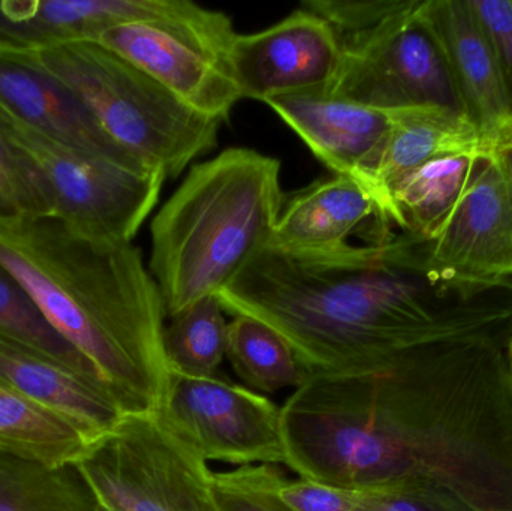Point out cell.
<instances>
[{"label":"cell","mask_w":512,"mask_h":511,"mask_svg":"<svg viewBox=\"0 0 512 511\" xmlns=\"http://www.w3.org/2000/svg\"><path fill=\"white\" fill-rule=\"evenodd\" d=\"M511 336L460 333L309 378L282 405L286 467L346 491L512 511Z\"/></svg>","instance_id":"cell-1"},{"label":"cell","mask_w":512,"mask_h":511,"mask_svg":"<svg viewBox=\"0 0 512 511\" xmlns=\"http://www.w3.org/2000/svg\"><path fill=\"white\" fill-rule=\"evenodd\" d=\"M222 308L276 330L309 378L348 374L460 333L512 326V279L442 278L429 240L405 231L330 251L267 248L222 293Z\"/></svg>","instance_id":"cell-2"},{"label":"cell","mask_w":512,"mask_h":511,"mask_svg":"<svg viewBox=\"0 0 512 511\" xmlns=\"http://www.w3.org/2000/svg\"><path fill=\"white\" fill-rule=\"evenodd\" d=\"M0 264L126 416L161 414L173 377L167 311L134 243L87 236L56 216L0 222Z\"/></svg>","instance_id":"cell-3"},{"label":"cell","mask_w":512,"mask_h":511,"mask_svg":"<svg viewBox=\"0 0 512 511\" xmlns=\"http://www.w3.org/2000/svg\"><path fill=\"white\" fill-rule=\"evenodd\" d=\"M273 156L230 147L194 165L152 221L150 273L167 317L230 287L264 251L286 195Z\"/></svg>","instance_id":"cell-4"},{"label":"cell","mask_w":512,"mask_h":511,"mask_svg":"<svg viewBox=\"0 0 512 511\" xmlns=\"http://www.w3.org/2000/svg\"><path fill=\"white\" fill-rule=\"evenodd\" d=\"M32 53L77 96L114 146L167 179L180 176L218 143L222 122L186 107L99 42H69Z\"/></svg>","instance_id":"cell-5"},{"label":"cell","mask_w":512,"mask_h":511,"mask_svg":"<svg viewBox=\"0 0 512 511\" xmlns=\"http://www.w3.org/2000/svg\"><path fill=\"white\" fill-rule=\"evenodd\" d=\"M421 0H307L336 33L339 68L328 95L381 110L438 107L463 116Z\"/></svg>","instance_id":"cell-6"},{"label":"cell","mask_w":512,"mask_h":511,"mask_svg":"<svg viewBox=\"0 0 512 511\" xmlns=\"http://www.w3.org/2000/svg\"><path fill=\"white\" fill-rule=\"evenodd\" d=\"M8 137L41 174L54 216L98 239L132 242L158 204L167 176L128 156L98 155L53 140L0 108Z\"/></svg>","instance_id":"cell-7"},{"label":"cell","mask_w":512,"mask_h":511,"mask_svg":"<svg viewBox=\"0 0 512 511\" xmlns=\"http://www.w3.org/2000/svg\"><path fill=\"white\" fill-rule=\"evenodd\" d=\"M75 465L111 511H222L209 462L168 431L159 414L125 416Z\"/></svg>","instance_id":"cell-8"},{"label":"cell","mask_w":512,"mask_h":511,"mask_svg":"<svg viewBox=\"0 0 512 511\" xmlns=\"http://www.w3.org/2000/svg\"><path fill=\"white\" fill-rule=\"evenodd\" d=\"M237 32L221 11L180 0L170 14L105 30L110 48L201 116L224 123L243 99L231 66Z\"/></svg>","instance_id":"cell-9"},{"label":"cell","mask_w":512,"mask_h":511,"mask_svg":"<svg viewBox=\"0 0 512 511\" xmlns=\"http://www.w3.org/2000/svg\"><path fill=\"white\" fill-rule=\"evenodd\" d=\"M171 375L159 417L204 461L286 467L282 407L230 381Z\"/></svg>","instance_id":"cell-10"},{"label":"cell","mask_w":512,"mask_h":511,"mask_svg":"<svg viewBox=\"0 0 512 511\" xmlns=\"http://www.w3.org/2000/svg\"><path fill=\"white\" fill-rule=\"evenodd\" d=\"M427 240L430 264L448 281L512 279V186L492 149L478 153L462 198Z\"/></svg>","instance_id":"cell-11"},{"label":"cell","mask_w":512,"mask_h":511,"mask_svg":"<svg viewBox=\"0 0 512 511\" xmlns=\"http://www.w3.org/2000/svg\"><path fill=\"white\" fill-rule=\"evenodd\" d=\"M231 66L243 99L324 92L339 68L340 48L330 24L310 9H295L255 33H237Z\"/></svg>","instance_id":"cell-12"},{"label":"cell","mask_w":512,"mask_h":511,"mask_svg":"<svg viewBox=\"0 0 512 511\" xmlns=\"http://www.w3.org/2000/svg\"><path fill=\"white\" fill-rule=\"evenodd\" d=\"M420 15L441 48L463 117L492 149L512 126L492 35L471 0H421Z\"/></svg>","instance_id":"cell-13"},{"label":"cell","mask_w":512,"mask_h":511,"mask_svg":"<svg viewBox=\"0 0 512 511\" xmlns=\"http://www.w3.org/2000/svg\"><path fill=\"white\" fill-rule=\"evenodd\" d=\"M264 104L334 176L348 177L367 192L370 174L393 129L396 110L369 107L321 90L276 96Z\"/></svg>","instance_id":"cell-14"},{"label":"cell","mask_w":512,"mask_h":511,"mask_svg":"<svg viewBox=\"0 0 512 511\" xmlns=\"http://www.w3.org/2000/svg\"><path fill=\"white\" fill-rule=\"evenodd\" d=\"M0 108L18 122L75 149L132 158L105 137L77 96L32 51L0 45Z\"/></svg>","instance_id":"cell-15"},{"label":"cell","mask_w":512,"mask_h":511,"mask_svg":"<svg viewBox=\"0 0 512 511\" xmlns=\"http://www.w3.org/2000/svg\"><path fill=\"white\" fill-rule=\"evenodd\" d=\"M0 384L66 417L90 443L113 432L126 416L101 381L3 335Z\"/></svg>","instance_id":"cell-16"},{"label":"cell","mask_w":512,"mask_h":511,"mask_svg":"<svg viewBox=\"0 0 512 511\" xmlns=\"http://www.w3.org/2000/svg\"><path fill=\"white\" fill-rule=\"evenodd\" d=\"M180 0H0V45L41 51L96 41L105 30L164 17Z\"/></svg>","instance_id":"cell-17"},{"label":"cell","mask_w":512,"mask_h":511,"mask_svg":"<svg viewBox=\"0 0 512 511\" xmlns=\"http://www.w3.org/2000/svg\"><path fill=\"white\" fill-rule=\"evenodd\" d=\"M367 221L394 231L378 204L348 177L318 180L285 197L267 248L288 252H319L340 248Z\"/></svg>","instance_id":"cell-18"},{"label":"cell","mask_w":512,"mask_h":511,"mask_svg":"<svg viewBox=\"0 0 512 511\" xmlns=\"http://www.w3.org/2000/svg\"><path fill=\"white\" fill-rule=\"evenodd\" d=\"M483 149L487 147L480 135L460 114L438 107L396 110L393 129L370 174L367 192L384 221L394 227L390 194L406 174L442 156Z\"/></svg>","instance_id":"cell-19"},{"label":"cell","mask_w":512,"mask_h":511,"mask_svg":"<svg viewBox=\"0 0 512 511\" xmlns=\"http://www.w3.org/2000/svg\"><path fill=\"white\" fill-rule=\"evenodd\" d=\"M480 152L442 156L406 174L390 194L394 227L432 239L462 198Z\"/></svg>","instance_id":"cell-20"},{"label":"cell","mask_w":512,"mask_h":511,"mask_svg":"<svg viewBox=\"0 0 512 511\" xmlns=\"http://www.w3.org/2000/svg\"><path fill=\"white\" fill-rule=\"evenodd\" d=\"M0 511H99V503L77 465L0 449Z\"/></svg>","instance_id":"cell-21"},{"label":"cell","mask_w":512,"mask_h":511,"mask_svg":"<svg viewBox=\"0 0 512 511\" xmlns=\"http://www.w3.org/2000/svg\"><path fill=\"white\" fill-rule=\"evenodd\" d=\"M90 444L66 417L0 384V449L65 465L75 464Z\"/></svg>","instance_id":"cell-22"},{"label":"cell","mask_w":512,"mask_h":511,"mask_svg":"<svg viewBox=\"0 0 512 511\" xmlns=\"http://www.w3.org/2000/svg\"><path fill=\"white\" fill-rule=\"evenodd\" d=\"M227 357L243 386L258 393L298 389L306 383L294 351L267 324L236 315L228 326Z\"/></svg>","instance_id":"cell-23"},{"label":"cell","mask_w":512,"mask_h":511,"mask_svg":"<svg viewBox=\"0 0 512 511\" xmlns=\"http://www.w3.org/2000/svg\"><path fill=\"white\" fill-rule=\"evenodd\" d=\"M228 323L218 296L206 297L171 318L165 327V356L171 374L216 377L227 357Z\"/></svg>","instance_id":"cell-24"},{"label":"cell","mask_w":512,"mask_h":511,"mask_svg":"<svg viewBox=\"0 0 512 511\" xmlns=\"http://www.w3.org/2000/svg\"><path fill=\"white\" fill-rule=\"evenodd\" d=\"M0 335L29 345L68 368L99 380L92 365L53 329L35 300L27 293L26 288L2 264H0Z\"/></svg>","instance_id":"cell-25"},{"label":"cell","mask_w":512,"mask_h":511,"mask_svg":"<svg viewBox=\"0 0 512 511\" xmlns=\"http://www.w3.org/2000/svg\"><path fill=\"white\" fill-rule=\"evenodd\" d=\"M54 216L47 185L0 123V222Z\"/></svg>","instance_id":"cell-26"},{"label":"cell","mask_w":512,"mask_h":511,"mask_svg":"<svg viewBox=\"0 0 512 511\" xmlns=\"http://www.w3.org/2000/svg\"><path fill=\"white\" fill-rule=\"evenodd\" d=\"M213 489L222 511H294L274 494L264 465L213 471Z\"/></svg>","instance_id":"cell-27"},{"label":"cell","mask_w":512,"mask_h":511,"mask_svg":"<svg viewBox=\"0 0 512 511\" xmlns=\"http://www.w3.org/2000/svg\"><path fill=\"white\" fill-rule=\"evenodd\" d=\"M265 477L274 494L294 511H352L355 492L309 480L289 479L277 465H264Z\"/></svg>","instance_id":"cell-28"},{"label":"cell","mask_w":512,"mask_h":511,"mask_svg":"<svg viewBox=\"0 0 512 511\" xmlns=\"http://www.w3.org/2000/svg\"><path fill=\"white\" fill-rule=\"evenodd\" d=\"M471 3L495 42L512 125V0H471Z\"/></svg>","instance_id":"cell-29"},{"label":"cell","mask_w":512,"mask_h":511,"mask_svg":"<svg viewBox=\"0 0 512 511\" xmlns=\"http://www.w3.org/2000/svg\"><path fill=\"white\" fill-rule=\"evenodd\" d=\"M352 511H453L435 504L396 495L366 494L355 492V504Z\"/></svg>","instance_id":"cell-30"},{"label":"cell","mask_w":512,"mask_h":511,"mask_svg":"<svg viewBox=\"0 0 512 511\" xmlns=\"http://www.w3.org/2000/svg\"><path fill=\"white\" fill-rule=\"evenodd\" d=\"M492 150L495 152L496 158H498L499 164L507 174L512 186V126L499 137Z\"/></svg>","instance_id":"cell-31"},{"label":"cell","mask_w":512,"mask_h":511,"mask_svg":"<svg viewBox=\"0 0 512 511\" xmlns=\"http://www.w3.org/2000/svg\"><path fill=\"white\" fill-rule=\"evenodd\" d=\"M510 365H511V372H512V336L510 341Z\"/></svg>","instance_id":"cell-32"},{"label":"cell","mask_w":512,"mask_h":511,"mask_svg":"<svg viewBox=\"0 0 512 511\" xmlns=\"http://www.w3.org/2000/svg\"><path fill=\"white\" fill-rule=\"evenodd\" d=\"M99 511H111V510L105 509V507H102L101 504H99Z\"/></svg>","instance_id":"cell-33"}]
</instances>
